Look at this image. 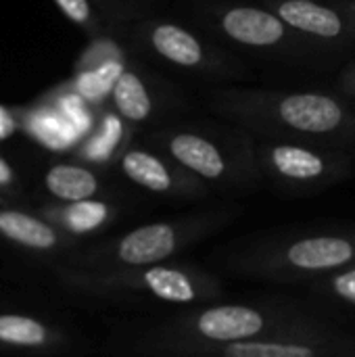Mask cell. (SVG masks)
I'll list each match as a JSON object with an SVG mask.
<instances>
[{"label":"cell","instance_id":"cell-6","mask_svg":"<svg viewBox=\"0 0 355 357\" xmlns=\"http://www.w3.org/2000/svg\"><path fill=\"white\" fill-rule=\"evenodd\" d=\"M354 245L339 236H316L303 238L289 247L287 259L291 266L308 272L316 270H333L349 264L354 259Z\"/></svg>","mask_w":355,"mask_h":357},{"label":"cell","instance_id":"cell-18","mask_svg":"<svg viewBox=\"0 0 355 357\" xmlns=\"http://www.w3.org/2000/svg\"><path fill=\"white\" fill-rule=\"evenodd\" d=\"M59 10L77 27L92 29L94 27V10L90 0H54Z\"/></svg>","mask_w":355,"mask_h":357},{"label":"cell","instance_id":"cell-8","mask_svg":"<svg viewBox=\"0 0 355 357\" xmlns=\"http://www.w3.org/2000/svg\"><path fill=\"white\" fill-rule=\"evenodd\" d=\"M278 15L287 25L312 36L337 38L343 31L341 17L333 8L312 0H285L278 6Z\"/></svg>","mask_w":355,"mask_h":357},{"label":"cell","instance_id":"cell-10","mask_svg":"<svg viewBox=\"0 0 355 357\" xmlns=\"http://www.w3.org/2000/svg\"><path fill=\"white\" fill-rule=\"evenodd\" d=\"M44 186L46 190L65 203H73V201H84V199H92L98 192V178L80 165H71V163H56L52 167H48V172L44 174Z\"/></svg>","mask_w":355,"mask_h":357},{"label":"cell","instance_id":"cell-7","mask_svg":"<svg viewBox=\"0 0 355 357\" xmlns=\"http://www.w3.org/2000/svg\"><path fill=\"white\" fill-rule=\"evenodd\" d=\"M59 345V335L25 314H0V349L44 351Z\"/></svg>","mask_w":355,"mask_h":357},{"label":"cell","instance_id":"cell-14","mask_svg":"<svg viewBox=\"0 0 355 357\" xmlns=\"http://www.w3.org/2000/svg\"><path fill=\"white\" fill-rule=\"evenodd\" d=\"M123 174L136 182L138 186H144L153 192H165L172 188V178L167 167L151 153L144 151H128L121 159Z\"/></svg>","mask_w":355,"mask_h":357},{"label":"cell","instance_id":"cell-17","mask_svg":"<svg viewBox=\"0 0 355 357\" xmlns=\"http://www.w3.org/2000/svg\"><path fill=\"white\" fill-rule=\"evenodd\" d=\"M232 357H312L316 351L295 343H232L226 347Z\"/></svg>","mask_w":355,"mask_h":357},{"label":"cell","instance_id":"cell-21","mask_svg":"<svg viewBox=\"0 0 355 357\" xmlns=\"http://www.w3.org/2000/svg\"><path fill=\"white\" fill-rule=\"evenodd\" d=\"M17 186V174L15 169L0 157V188L2 190H10Z\"/></svg>","mask_w":355,"mask_h":357},{"label":"cell","instance_id":"cell-20","mask_svg":"<svg viewBox=\"0 0 355 357\" xmlns=\"http://www.w3.org/2000/svg\"><path fill=\"white\" fill-rule=\"evenodd\" d=\"M15 115H17V113H13V111L0 107V140L6 138V136H10V134L15 132V128H17Z\"/></svg>","mask_w":355,"mask_h":357},{"label":"cell","instance_id":"cell-9","mask_svg":"<svg viewBox=\"0 0 355 357\" xmlns=\"http://www.w3.org/2000/svg\"><path fill=\"white\" fill-rule=\"evenodd\" d=\"M169 153L195 174L218 180L226 172V163L222 153L203 136L197 134H178L169 142Z\"/></svg>","mask_w":355,"mask_h":357},{"label":"cell","instance_id":"cell-15","mask_svg":"<svg viewBox=\"0 0 355 357\" xmlns=\"http://www.w3.org/2000/svg\"><path fill=\"white\" fill-rule=\"evenodd\" d=\"M274 167L291 180H314L320 178L324 174V161L308 151V149H299V146H276L270 155Z\"/></svg>","mask_w":355,"mask_h":357},{"label":"cell","instance_id":"cell-12","mask_svg":"<svg viewBox=\"0 0 355 357\" xmlns=\"http://www.w3.org/2000/svg\"><path fill=\"white\" fill-rule=\"evenodd\" d=\"M107 215H109L107 205L92 199L73 201L63 207L46 209V220L71 234H86L96 230L98 226L105 224Z\"/></svg>","mask_w":355,"mask_h":357},{"label":"cell","instance_id":"cell-5","mask_svg":"<svg viewBox=\"0 0 355 357\" xmlns=\"http://www.w3.org/2000/svg\"><path fill=\"white\" fill-rule=\"evenodd\" d=\"M264 316L243 305H222L199 316L197 328L211 341H243L264 331Z\"/></svg>","mask_w":355,"mask_h":357},{"label":"cell","instance_id":"cell-22","mask_svg":"<svg viewBox=\"0 0 355 357\" xmlns=\"http://www.w3.org/2000/svg\"><path fill=\"white\" fill-rule=\"evenodd\" d=\"M2 203H4V201H2V197H0V205H2Z\"/></svg>","mask_w":355,"mask_h":357},{"label":"cell","instance_id":"cell-3","mask_svg":"<svg viewBox=\"0 0 355 357\" xmlns=\"http://www.w3.org/2000/svg\"><path fill=\"white\" fill-rule=\"evenodd\" d=\"M176 249V232L169 224H149L126 234L115 257L126 266H151L169 257Z\"/></svg>","mask_w":355,"mask_h":357},{"label":"cell","instance_id":"cell-13","mask_svg":"<svg viewBox=\"0 0 355 357\" xmlns=\"http://www.w3.org/2000/svg\"><path fill=\"white\" fill-rule=\"evenodd\" d=\"M115 109L130 121H144L153 111V100L146 86L134 71H121L113 82Z\"/></svg>","mask_w":355,"mask_h":357},{"label":"cell","instance_id":"cell-1","mask_svg":"<svg viewBox=\"0 0 355 357\" xmlns=\"http://www.w3.org/2000/svg\"><path fill=\"white\" fill-rule=\"evenodd\" d=\"M280 119L299 132L326 134L341 126L343 109L324 94H293L278 105Z\"/></svg>","mask_w":355,"mask_h":357},{"label":"cell","instance_id":"cell-2","mask_svg":"<svg viewBox=\"0 0 355 357\" xmlns=\"http://www.w3.org/2000/svg\"><path fill=\"white\" fill-rule=\"evenodd\" d=\"M0 236L8 243L38 253L54 251L63 245L61 232L46 218H36L31 213L2 207L0 205Z\"/></svg>","mask_w":355,"mask_h":357},{"label":"cell","instance_id":"cell-4","mask_svg":"<svg viewBox=\"0 0 355 357\" xmlns=\"http://www.w3.org/2000/svg\"><path fill=\"white\" fill-rule=\"evenodd\" d=\"M224 31L247 46H272L285 38V21L253 6H234L222 17Z\"/></svg>","mask_w":355,"mask_h":357},{"label":"cell","instance_id":"cell-11","mask_svg":"<svg viewBox=\"0 0 355 357\" xmlns=\"http://www.w3.org/2000/svg\"><path fill=\"white\" fill-rule=\"evenodd\" d=\"M151 44L163 59L180 67H195L203 61V48L199 40L174 23L157 25L151 31Z\"/></svg>","mask_w":355,"mask_h":357},{"label":"cell","instance_id":"cell-19","mask_svg":"<svg viewBox=\"0 0 355 357\" xmlns=\"http://www.w3.org/2000/svg\"><path fill=\"white\" fill-rule=\"evenodd\" d=\"M335 291H337L343 299L355 303V270L341 274V276L335 280Z\"/></svg>","mask_w":355,"mask_h":357},{"label":"cell","instance_id":"cell-16","mask_svg":"<svg viewBox=\"0 0 355 357\" xmlns=\"http://www.w3.org/2000/svg\"><path fill=\"white\" fill-rule=\"evenodd\" d=\"M149 291L169 303H190L195 299V287L190 278L178 270L169 268H151L142 274Z\"/></svg>","mask_w":355,"mask_h":357}]
</instances>
